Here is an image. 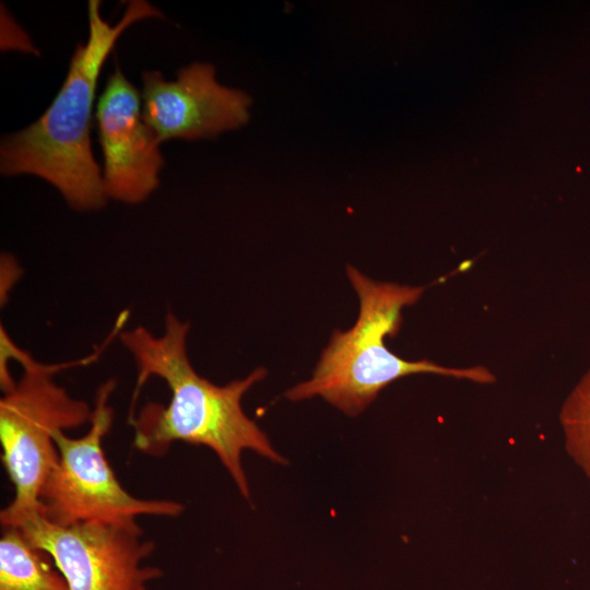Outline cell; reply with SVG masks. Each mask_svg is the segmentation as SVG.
Masks as SVG:
<instances>
[{"label": "cell", "instance_id": "52a82bcc", "mask_svg": "<svg viewBox=\"0 0 590 590\" xmlns=\"http://www.w3.org/2000/svg\"><path fill=\"white\" fill-rule=\"evenodd\" d=\"M250 97L219 84L208 63L180 69L175 81L157 71L143 74V117L160 142L214 137L249 119Z\"/></svg>", "mask_w": 590, "mask_h": 590}, {"label": "cell", "instance_id": "6da1fadb", "mask_svg": "<svg viewBox=\"0 0 590 590\" xmlns=\"http://www.w3.org/2000/svg\"><path fill=\"white\" fill-rule=\"evenodd\" d=\"M189 323L170 310L161 335L144 327L119 333L137 368L128 422L134 447L163 456L175 441L210 448L231 474L240 494L250 499L241 453L252 450L272 462L286 459L241 406L243 397L267 376L262 367L247 377L217 386L199 375L187 353Z\"/></svg>", "mask_w": 590, "mask_h": 590}, {"label": "cell", "instance_id": "30bf717a", "mask_svg": "<svg viewBox=\"0 0 590 590\" xmlns=\"http://www.w3.org/2000/svg\"><path fill=\"white\" fill-rule=\"evenodd\" d=\"M558 420L567 455L590 484V367L567 394Z\"/></svg>", "mask_w": 590, "mask_h": 590}, {"label": "cell", "instance_id": "5b68a950", "mask_svg": "<svg viewBox=\"0 0 590 590\" xmlns=\"http://www.w3.org/2000/svg\"><path fill=\"white\" fill-rule=\"evenodd\" d=\"M115 387L109 379L97 389L91 425L82 437L71 438L62 430L54 436L58 461L39 493L42 517L54 524L129 526L141 516L178 517L184 511L178 502L138 498L116 477L103 449L114 420L109 400Z\"/></svg>", "mask_w": 590, "mask_h": 590}, {"label": "cell", "instance_id": "277c9868", "mask_svg": "<svg viewBox=\"0 0 590 590\" xmlns=\"http://www.w3.org/2000/svg\"><path fill=\"white\" fill-rule=\"evenodd\" d=\"M116 334L114 330L101 347L88 356L66 363L43 364L15 345L1 327L0 377H11L9 359H15L23 368L19 381L0 399L1 459L14 487L11 503L0 512L3 528H20L42 516L39 493L58 461L55 434L91 421L93 409L58 385L54 380L55 375L62 369L96 361Z\"/></svg>", "mask_w": 590, "mask_h": 590}, {"label": "cell", "instance_id": "ba28073f", "mask_svg": "<svg viewBox=\"0 0 590 590\" xmlns=\"http://www.w3.org/2000/svg\"><path fill=\"white\" fill-rule=\"evenodd\" d=\"M140 101L138 90L117 67L96 108L105 193L127 203L141 202L157 188L163 166L160 140L145 122Z\"/></svg>", "mask_w": 590, "mask_h": 590}, {"label": "cell", "instance_id": "3957f363", "mask_svg": "<svg viewBox=\"0 0 590 590\" xmlns=\"http://www.w3.org/2000/svg\"><path fill=\"white\" fill-rule=\"evenodd\" d=\"M346 274L357 294L359 312L347 331L334 330L311 378L288 389L291 401L320 397L349 416L363 412L391 382L406 376L432 374L480 385L496 381L482 365L448 367L428 359L406 361L391 352L385 340L402 324V310L416 304L425 286L380 282L347 266Z\"/></svg>", "mask_w": 590, "mask_h": 590}, {"label": "cell", "instance_id": "9c48e42d", "mask_svg": "<svg viewBox=\"0 0 590 590\" xmlns=\"http://www.w3.org/2000/svg\"><path fill=\"white\" fill-rule=\"evenodd\" d=\"M0 590H68L50 556L34 546L19 528H4L0 539Z\"/></svg>", "mask_w": 590, "mask_h": 590}, {"label": "cell", "instance_id": "8992f818", "mask_svg": "<svg viewBox=\"0 0 590 590\" xmlns=\"http://www.w3.org/2000/svg\"><path fill=\"white\" fill-rule=\"evenodd\" d=\"M19 529L50 556L68 590H148L163 576L160 567L144 565L155 544L138 522L62 527L37 516Z\"/></svg>", "mask_w": 590, "mask_h": 590}, {"label": "cell", "instance_id": "7a4b0ae2", "mask_svg": "<svg viewBox=\"0 0 590 590\" xmlns=\"http://www.w3.org/2000/svg\"><path fill=\"white\" fill-rule=\"evenodd\" d=\"M101 2L88 1V38L78 46L67 78L47 110L27 128L3 139L0 168L4 175L33 174L55 186L75 210L102 208L103 177L90 140L97 78L119 36L134 22L161 17L146 1L133 0L110 25Z\"/></svg>", "mask_w": 590, "mask_h": 590}]
</instances>
